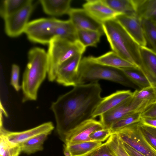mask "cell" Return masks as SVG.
<instances>
[{
  "label": "cell",
  "mask_w": 156,
  "mask_h": 156,
  "mask_svg": "<svg viewBox=\"0 0 156 156\" xmlns=\"http://www.w3.org/2000/svg\"><path fill=\"white\" fill-rule=\"evenodd\" d=\"M98 82L75 86L52 103L50 108L54 115L56 132L64 143L71 130L92 118L94 110L102 99V89Z\"/></svg>",
  "instance_id": "cell-1"
},
{
  "label": "cell",
  "mask_w": 156,
  "mask_h": 156,
  "mask_svg": "<svg viewBox=\"0 0 156 156\" xmlns=\"http://www.w3.org/2000/svg\"><path fill=\"white\" fill-rule=\"evenodd\" d=\"M28 57L21 86L23 103L37 99L38 90L48 71V55L44 49L39 47L32 48L28 52Z\"/></svg>",
  "instance_id": "cell-2"
},
{
  "label": "cell",
  "mask_w": 156,
  "mask_h": 156,
  "mask_svg": "<svg viewBox=\"0 0 156 156\" xmlns=\"http://www.w3.org/2000/svg\"><path fill=\"white\" fill-rule=\"evenodd\" d=\"M75 31L74 25L69 20L41 18L29 22L24 33L33 42L48 44L57 37L70 40L74 37Z\"/></svg>",
  "instance_id": "cell-3"
},
{
  "label": "cell",
  "mask_w": 156,
  "mask_h": 156,
  "mask_svg": "<svg viewBox=\"0 0 156 156\" xmlns=\"http://www.w3.org/2000/svg\"><path fill=\"white\" fill-rule=\"evenodd\" d=\"M102 24L112 51L140 68L141 65L140 46L115 19Z\"/></svg>",
  "instance_id": "cell-4"
},
{
  "label": "cell",
  "mask_w": 156,
  "mask_h": 156,
  "mask_svg": "<svg viewBox=\"0 0 156 156\" xmlns=\"http://www.w3.org/2000/svg\"><path fill=\"white\" fill-rule=\"evenodd\" d=\"M109 80L127 87L133 85L120 69L103 65L93 61L89 57L82 59L79 67L77 85Z\"/></svg>",
  "instance_id": "cell-5"
},
{
  "label": "cell",
  "mask_w": 156,
  "mask_h": 156,
  "mask_svg": "<svg viewBox=\"0 0 156 156\" xmlns=\"http://www.w3.org/2000/svg\"><path fill=\"white\" fill-rule=\"evenodd\" d=\"M86 48L78 40L73 42L59 37L53 38L48 44L47 52L48 68L47 77L51 82L55 81L56 71L62 63L85 52Z\"/></svg>",
  "instance_id": "cell-6"
},
{
  "label": "cell",
  "mask_w": 156,
  "mask_h": 156,
  "mask_svg": "<svg viewBox=\"0 0 156 156\" xmlns=\"http://www.w3.org/2000/svg\"><path fill=\"white\" fill-rule=\"evenodd\" d=\"M150 105L138 100L133 96L117 107L101 115L100 121L104 129H110L112 124L123 117L135 112H142Z\"/></svg>",
  "instance_id": "cell-7"
},
{
  "label": "cell",
  "mask_w": 156,
  "mask_h": 156,
  "mask_svg": "<svg viewBox=\"0 0 156 156\" xmlns=\"http://www.w3.org/2000/svg\"><path fill=\"white\" fill-rule=\"evenodd\" d=\"M139 122L127 126L114 133L118 134L122 141L142 155L156 156V151L145 140L138 129Z\"/></svg>",
  "instance_id": "cell-8"
},
{
  "label": "cell",
  "mask_w": 156,
  "mask_h": 156,
  "mask_svg": "<svg viewBox=\"0 0 156 156\" xmlns=\"http://www.w3.org/2000/svg\"><path fill=\"white\" fill-rule=\"evenodd\" d=\"M34 9L32 1L4 19L5 30L8 36L16 37L24 33Z\"/></svg>",
  "instance_id": "cell-9"
},
{
  "label": "cell",
  "mask_w": 156,
  "mask_h": 156,
  "mask_svg": "<svg viewBox=\"0 0 156 156\" xmlns=\"http://www.w3.org/2000/svg\"><path fill=\"white\" fill-rule=\"evenodd\" d=\"M82 55H76L58 67L55 79L57 83L66 87L77 85L79 69Z\"/></svg>",
  "instance_id": "cell-10"
},
{
  "label": "cell",
  "mask_w": 156,
  "mask_h": 156,
  "mask_svg": "<svg viewBox=\"0 0 156 156\" xmlns=\"http://www.w3.org/2000/svg\"><path fill=\"white\" fill-rule=\"evenodd\" d=\"M54 128L52 122H48L37 126L20 132H12L5 129L3 123H0V134L3 135L11 144L19 145L25 141L37 135L43 134H50Z\"/></svg>",
  "instance_id": "cell-11"
},
{
  "label": "cell",
  "mask_w": 156,
  "mask_h": 156,
  "mask_svg": "<svg viewBox=\"0 0 156 156\" xmlns=\"http://www.w3.org/2000/svg\"><path fill=\"white\" fill-rule=\"evenodd\" d=\"M104 129L100 121L91 118L82 122L66 135L64 144H67L92 141L90 135L93 132Z\"/></svg>",
  "instance_id": "cell-12"
},
{
  "label": "cell",
  "mask_w": 156,
  "mask_h": 156,
  "mask_svg": "<svg viewBox=\"0 0 156 156\" xmlns=\"http://www.w3.org/2000/svg\"><path fill=\"white\" fill-rule=\"evenodd\" d=\"M115 19L140 46L145 47L142 20L136 14H121Z\"/></svg>",
  "instance_id": "cell-13"
},
{
  "label": "cell",
  "mask_w": 156,
  "mask_h": 156,
  "mask_svg": "<svg viewBox=\"0 0 156 156\" xmlns=\"http://www.w3.org/2000/svg\"><path fill=\"white\" fill-rule=\"evenodd\" d=\"M67 14L77 30H94L104 33L102 23L83 8H71Z\"/></svg>",
  "instance_id": "cell-14"
},
{
  "label": "cell",
  "mask_w": 156,
  "mask_h": 156,
  "mask_svg": "<svg viewBox=\"0 0 156 156\" xmlns=\"http://www.w3.org/2000/svg\"><path fill=\"white\" fill-rule=\"evenodd\" d=\"M83 7L91 16L101 23L115 19L121 14L111 8L104 0H87Z\"/></svg>",
  "instance_id": "cell-15"
},
{
  "label": "cell",
  "mask_w": 156,
  "mask_h": 156,
  "mask_svg": "<svg viewBox=\"0 0 156 156\" xmlns=\"http://www.w3.org/2000/svg\"><path fill=\"white\" fill-rule=\"evenodd\" d=\"M133 92L129 90H119L103 99L94 110L92 118H94L112 110L131 98Z\"/></svg>",
  "instance_id": "cell-16"
},
{
  "label": "cell",
  "mask_w": 156,
  "mask_h": 156,
  "mask_svg": "<svg viewBox=\"0 0 156 156\" xmlns=\"http://www.w3.org/2000/svg\"><path fill=\"white\" fill-rule=\"evenodd\" d=\"M141 65L140 71L151 85L156 82V54L144 47L140 46Z\"/></svg>",
  "instance_id": "cell-17"
},
{
  "label": "cell",
  "mask_w": 156,
  "mask_h": 156,
  "mask_svg": "<svg viewBox=\"0 0 156 156\" xmlns=\"http://www.w3.org/2000/svg\"><path fill=\"white\" fill-rule=\"evenodd\" d=\"M89 57L95 62L112 67L118 69L139 68L136 65L122 58L113 51L98 57Z\"/></svg>",
  "instance_id": "cell-18"
},
{
  "label": "cell",
  "mask_w": 156,
  "mask_h": 156,
  "mask_svg": "<svg viewBox=\"0 0 156 156\" xmlns=\"http://www.w3.org/2000/svg\"><path fill=\"white\" fill-rule=\"evenodd\" d=\"M102 142L88 141L63 145L65 156H86L100 146Z\"/></svg>",
  "instance_id": "cell-19"
},
{
  "label": "cell",
  "mask_w": 156,
  "mask_h": 156,
  "mask_svg": "<svg viewBox=\"0 0 156 156\" xmlns=\"http://www.w3.org/2000/svg\"><path fill=\"white\" fill-rule=\"evenodd\" d=\"M39 1L44 12L51 16L67 14L71 9V0H41Z\"/></svg>",
  "instance_id": "cell-20"
},
{
  "label": "cell",
  "mask_w": 156,
  "mask_h": 156,
  "mask_svg": "<svg viewBox=\"0 0 156 156\" xmlns=\"http://www.w3.org/2000/svg\"><path fill=\"white\" fill-rule=\"evenodd\" d=\"M136 15L156 24V0H134Z\"/></svg>",
  "instance_id": "cell-21"
},
{
  "label": "cell",
  "mask_w": 156,
  "mask_h": 156,
  "mask_svg": "<svg viewBox=\"0 0 156 156\" xmlns=\"http://www.w3.org/2000/svg\"><path fill=\"white\" fill-rule=\"evenodd\" d=\"M48 133L41 134L31 138L20 144L21 152L30 154L43 149V144Z\"/></svg>",
  "instance_id": "cell-22"
},
{
  "label": "cell",
  "mask_w": 156,
  "mask_h": 156,
  "mask_svg": "<svg viewBox=\"0 0 156 156\" xmlns=\"http://www.w3.org/2000/svg\"><path fill=\"white\" fill-rule=\"evenodd\" d=\"M115 12L126 15L136 14L134 0H104Z\"/></svg>",
  "instance_id": "cell-23"
},
{
  "label": "cell",
  "mask_w": 156,
  "mask_h": 156,
  "mask_svg": "<svg viewBox=\"0 0 156 156\" xmlns=\"http://www.w3.org/2000/svg\"><path fill=\"white\" fill-rule=\"evenodd\" d=\"M32 1L31 0H2L0 7V16L4 19Z\"/></svg>",
  "instance_id": "cell-24"
},
{
  "label": "cell",
  "mask_w": 156,
  "mask_h": 156,
  "mask_svg": "<svg viewBox=\"0 0 156 156\" xmlns=\"http://www.w3.org/2000/svg\"><path fill=\"white\" fill-rule=\"evenodd\" d=\"M77 39L86 48L96 47L101 37L104 34L101 31L90 30H77Z\"/></svg>",
  "instance_id": "cell-25"
},
{
  "label": "cell",
  "mask_w": 156,
  "mask_h": 156,
  "mask_svg": "<svg viewBox=\"0 0 156 156\" xmlns=\"http://www.w3.org/2000/svg\"><path fill=\"white\" fill-rule=\"evenodd\" d=\"M141 20L146 42L145 47L156 54V24L146 20Z\"/></svg>",
  "instance_id": "cell-26"
},
{
  "label": "cell",
  "mask_w": 156,
  "mask_h": 156,
  "mask_svg": "<svg viewBox=\"0 0 156 156\" xmlns=\"http://www.w3.org/2000/svg\"><path fill=\"white\" fill-rule=\"evenodd\" d=\"M132 83L136 85L141 89L152 85L146 76L138 68L120 69Z\"/></svg>",
  "instance_id": "cell-27"
},
{
  "label": "cell",
  "mask_w": 156,
  "mask_h": 156,
  "mask_svg": "<svg viewBox=\"0 0 156 156\" xmlns=\"http://www.w3.org/2000/svg\"><path fill=\"white\" fill-rule=\"evenodd\" d=\"M133 96L136 99L151 105L156 101V87L152 85L140 90H136L133 92Z\"/></svg>",
  "instance_id": "cell-28"
},
{
  "label": "cell",
  "mask_w": 156,
  "mask_h": 156,
  "mask_svg": "<svg viewBox=\"0 0 156 156\" xmlns=\"http://www.w3.org/2000/svg\"><path fill=\"white\" fill-rule=\"evenodd\" d=\"M140 112H135L128 115L115 122L110 128L112 133L125 127L140 122Z\"/></svg>",
  "instance_id": "cell-29"
},
{
  "label": "cell",
  "mask_w": 156,
  "mask_h": 156,
  "mask_svg": "<svg viewBox=\"0 0 156 156\" xmlns=\"http://www.w3.org/2000/svg\"><path fill=\"white\" fill-rule=\"evenodd\" d=\"M0 156H19L21 152L20 145L10 143L3 135L0 134Z\"/></svg>",
  "instance_id": "cell-30"
},
{
  "label": "cell",
  "mask_w": 156,
  "mask_h": 156,
  "mask_svg": "<svg viewBox=\"0 0 156 156\" xmlns=\"http://www.w3.org/2000/svg\"><path fill=\"white\" fill-rule=\"evenodd\" d=\"M138 127L145 140L156 151V128L143 124L140 121Z\"/></svg>",
  "instance_id": "cell-31"
},
{
  "label": "cell",
  "mask_w": 156,
  "mask_h": 156,
  "mask_svg": "<svg viewBox=\"0 0 156 156\" xmlns=\"http://www.w3.org/2000/svg\"><path fill=\"white\" fill-rule=\"evenodd\" d=\"M105 143L116 156H129L124 149L122 141L117 133L111 135Z\"/></svg>",
  "instance_id": "cell-32"
},
{
  "label": "cell",
  "mask_w": 156,
  "mask_h": 156,
  "mask_svg": "<svg viewBox=\"0 0 156 156\" xmlns=\"http://www.w3.org/2000/svg\"><path fill=\"white\" fill-rule=\"evenodd\" d=\"M112 134L110 129H103L93 132L90 137L92 141L102 142L107 140Z\"/></svg>",
  "instance_id": "cell-33"
},
{
  "label": "cell",
  "mask_w": 156,
  "mask_h": 156,
  "mask_svg": "<svg viewBox=\"0 0 156 156\" xmlns=\"http://www.w3.org/2000/svg\"><path fill=\"white\" fill-rule=\"evenodd\" d=\"M86 156H116L105 143Z\"/></svg>",
  "instance_id": "cell-34"
},
{
  "label": "cell",
  "mask_w": 156,
  "mask_h": 156,
  "mask_svg": "<svg viewBox=\"0 0 156 156\" xmlns=\"http://www.w3.org/2000/svg\"><path fill=\"white\" fill-rule=\"evenodd\" d=\"M20 73L19 67L16 64H13L12 66L10 84L17 91L21 88L19 83Z\"/></svg>",
  "instance_id": "cell-35"
},
{
  "label": "cell",
  "mask_w": 156,
  "mask_h": 156,
  "mask_svg": "<svg viewBox=\"0 0 156 156\" xmlns=\"http://www.w3.org/2000/svg\"><path fill=\"white\" fill-rule=\"evenodd\" d=\"M140 118H156V102L150 105L140 113Z\"/></svg>",
  "instance_id": "cell-36"
},
{
  "label": "cell",
  "mask_w": 156,
  "mask_h": 156,
  "mask_svg": "<svg viewBox=\"0 0 156 156\" xmlns=\"http://www.w3.org/2000/svg\"><path fill=\"white\" fill-rule=\"evenodd\" d=\"M124 149L129 156H145L135 150L127 144L122 141Z\"/></svg>",
  "instance_id": "cell-37"
},
{
  "label": "cell",
  "mask_w": 156,
  "mask_h": 156,
  "mask_svg": "<svg viewBox=\"0 0 156 156\" xmlns=\"http://www.w3.org/2000/svg\"><path fill=\"white\" fill-rule=\"evenodd\" d=\"M140 122L143 124L156 128V118H142Z\"/></svg>",
  "instance_id": "cell-38"
},
{
  "label": "cell",
  "mask_w": 156,
  "mask_h": 156,
  "mask_svg": "<svg viewBox=\"0 0 156 156\" xmlns=\"http://www.w3.org/2000/svg\"><path fill=\"white\" fill-rule=\"evenodd\" d=\"M154 86H155V87H156V83H155V84H154ZM155 102H156V101Z\"/></svg>",
  "instance_id": "cell-39"
}]
</instances>
